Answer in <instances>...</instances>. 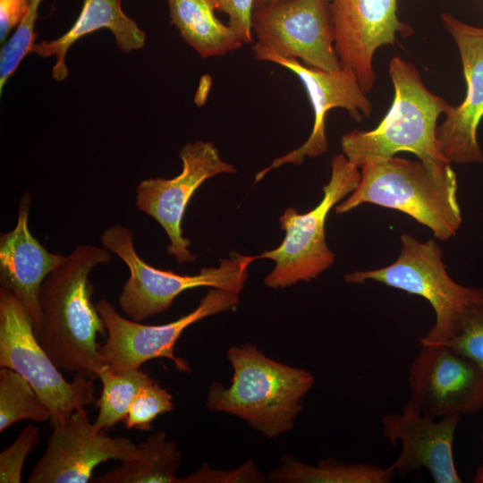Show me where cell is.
<instances>
[{
  "label": "cell",
  "instance_id": "2e32d148",
  "mask_svg": "<svg viewBox=\"0 0 483 483\" xmlns=\"http://www.w3.org/2000/svg\"><path fill=\"white\" fill-rule=\"evenodd\" d=\"M461 415L433 419L422 413L411 400L401 412H388L381 419L382 430L389 443L401 444L399 456L390 465L395 474L404 476L421 468L436 483H461L455 468L453 445Z\"/></svg>",
  "mask_w": 483,
  "mask_h": 483
},
{
  "label": "cell",
  "instance_id": "1f68e13d",
  "mask_svg": "<svg viewBox=\"0 0 483 483\" xmlns=\"http://www.w3.org/2000/svg\"><path fill=\"white\" fill-rule=\"evenodd\" d=\"M290 1L292 0H254V8L275 6Z\"/></svg>",
  "mask_w": 483,
  "mask_h": 483
},
{
  "label": "cell",
  "instance_id": "9c48e42d",
  "mask_svg": "<svg viewBox=\"0 0 483 483\" xmlns=\"http://www.w3.org/2000/svg\"><path fill=\"white\" fill-rule=\"evenodd\" d=\"M239 304V294L211 288L191 312L178 319L157 326L144 325L121 316L113 303L100 299L96 309L103 319L107 339L98 352L101 360L113 372L140 369L150 360H171L181 372L191 371L189 364L174 355V346L182 333L191 325Z\"/></svg>",
  "mask_w": 483,
  "mask_h": 483
},
{
  "label": "cell",
  "instance_id": "ffe728a7",
  "mask_svg": "<svg viewBox=\"0 0 483 483\" xmlns=\"http://www.w3.org/2000/svg\"><path fill=\"white\" fill-rule=\"evenodd\" d=\"M165 1L169 8L170 24L201 58L225 55L243 45L236 33L216 16L214 0Z\"/></svg>",
  "mask_w": 483,
  "mask_h": 483
},
{
  "label": "cell",
  "instance_id": "8992f818",
  "mask_svg": "<svg viewBox=\"0 0 483 483\" xmlns=\"http://www.w3.org/2000/svg\"><path fill=\"white\" fill-rule=\"evenodd\" d=\"M104 248L119 257L130 275L118 297V305L134 321L168 309L182 292L198 287L218 288L240 293L248 278V267L256 256L231 252L216 267H202L196 275H179L156 268L136 252L133 233L126 226L107 227L100 236Z\"/></svg>",
  "mask_w": 483,
  "mask_h": 483
},
{
  "label": "cell",
  "instance_id": "8fae6325",
  "mask_svg": "<svg viewBox=\"0 0 483 483\" xmlns=\"http://www.w3.org/2000/svg\"><path fill=\"white\" fill-rule=\"evenodd\" d=\"M257 42L278 55L323 71L342 68L335 49L331 0H292L253 9Z\"/></svg>",
  "mask_w": 483,
  "mask_h": 483
},
{
  "label": "cell",
  "instance_id": "cb8c5ba5",
  "mask_svg": "<svg viewBox=\"0 0 483 483\" xmlns=\"http://www.w3.org/2000/svg\"><path fill=\"white\" fill-rule=\"evenodd\" d=\"M51 414L30 384L19 373L0 369V432L22 419L50 420Z\"/></svg>",
  "mask_w": 483,
  "mask_h": 483
},
{
  "label": "cell",
  "instance_id": "603a6c76",
  "mask_svg": "<svg viewBox=\"0 0 483 483\" xmlns=\"http://www.w3.org/2000/svg\"><path fill=\"white\" fill-rule=\"evenodd\" d=\"M98 378L102 391L96 401L98 413L94 425L103 430L124 420L140 389L153 380L140 369L113 372L106 366L98 374Z\"/></svg>",
  "mask_w": 483,
  "mask_h": 483
},
{
  "label": "cell",
  "instance_id": "30bf717a",
  "mask_svg": "<svg viewBox=\"0 0 483 483\" xmlns=\"http://www.w3.org/2000/svg\"><path fill=\"white\" fill-rule=\"evenodd\" d=\"M181 173L171 179L150 177L136 187V206L154 218L164 229L169 244L166 251L177 263L197 258L188 249L191 242L183 236L182 221L186 208L205 181L221 174H233L235 168L222 159L217 148L200 140L184 145L180 152Z\"/></svg>",
  "mask_w": 483,
  "mask_h": 483
},
{
  "label": "cell",
  "instance_id": "277c9868",
  "mask_svg": "<svg viewBox=\"0 0 483 483\" xmlns=\"http://www.w3.org/2000/svg\"><path fill=\"white\" fill-rule=\"evenodd\" d=\"M389 75L394 88L392 106L373 130H354L341 138L343 154L360 169L376 158L408 151L428 163H450L441 152L436 137L437 120L453 106L429 91L411 63L394 57Z\"/></svg>",
  "mask_w": 483,
  "mask_h": 483
},
{
  "label": "cell",
  "instance_id": "7a4b0ae2",
  "mask_svg": "<svg viewBox=\"0 0 483 483\" xmlns=\"http://www.w3.org/2000/svg\"><path fill=\"white\" fill-rule=\"evenodd\" d=\"M450 164L394 156L370 160L360 168L357 188L335 211L344 214L365 203L395 209L446 241L462 222L457 176Z\"/></svg>",
  "mask_w": 483,
  "mask_h": 483
},
{
  "label": "cell",
  "instance_id": "6da1fadb",
  "mask_svg": "<svg viewBox=\"0 0 483 483\" xmlns=\"http://www.w3.org/2000/svg\"><path fill=\"white\" fill-rule=\"evenodd\" d=\"M111 259L104 247L79 245L47 276L39 292L38 342L59 369L93 380L106 367L97 338L107 331L91 301L94 286L89 276Z\"/></svg>",
  "mask_w": 483,
  "mask_h": 483
},
{
  "label": "cell",
  "instance_id": "4dcf8cb0",
  "mask_svg": "<svg viewBox=\"0 0 483 483\" xmlns=\"http://www.w3.org/2000/svg\"><path fill=\"white\" fill-rule=\"evenodd\" d=\"M31 0H0V42L4 43L28 13Z\"/></svg>",
  "mask_w": 483,
  "mask_h": 483
},
{
  "label": "cell",
  "instance_id": "f546056e",
  "mask_svg": "<svg viewBox=\"0 0 483 483\" xmlns=\"http://www.w3.org/2000/svg\"><path fill=\"white\" fill-rule=\"evenodd\" d=\"M216 12L228 15L227 25L236 33L243 44L253 42L251 19L254 0H214Z\"/></svg>",
  "mask_w": 483,
  "mask_h": 483
},
{
  "label": "cell",
  "instance_id": "e0dca14e",
  "mask_svg": "<svg viewBox=\"0 0 483 483\" xmlns=\"http://www.w3.org/2000/svg\"><path fill=\"white\" fill-rule=\"evenodd\" d=\"M456 43L467 90L464 100L452 106L436 131L438 147L450 163L483 162L478 128L483 118V28L467 24L450 13L441 16Z\"/></svg>",
  "mask_w": 483,
  "mask_h": 483
},
{
  "label": "cell",
  "instance_id": "484cf974",
  "mask_svg": "<svg viewBox=\"0 0 483 483\" xmlns=\"http://www.w3.org/2000/svg\"><path fill=\"white\" fill-rule=\"evenodd\" d=\"M174 409L172 394L153 379L136 394L123 420L124 425L127 429L151 430L152 422L157 416Z\"/></svg>",
  "mask_w": 483,
  "mask_h": 483
},
{
  "label": "cell",
  "instance_id": "5b68a950",
  "mask_svg": "<svg viewBox=\"0 0 483 483\" xmlns=\"http://www.w3.org/2000/svg\"><path fill=\"white\" fill-rule=\"evenodd\" d=\"M397 259L381 268L353 271L344 281L360 284L374 281L425 299L435 313V323L419 345L446 344L462 332L466 319L483 308V288L454 282L442 259V250L433 240L419 242L402 234Z\"/></svg>",
  "mask_w": 483,
  "mask_h": 483
},
{
  "label": "cell",
  "instance_id": "9a60e30c",
  "mask_svg": "<svg viewBox=\"0 0 483 483\" xmlns=\"http://www.w3.org/2000/svg\"><path fill=\"white\" fill-rule=\"evenodd\" d=\"M396 12L397 0H331L336 55L341 66L354 72L365 93L374 86L376 50L394 45L399 32H412Z\"/></svg>",
  "mask_w": 483,
  "mask_h": 483
},
{
  "label": "cell",
  "instance_id": "7c38bea8",
  "mask_svg": "<svg viewBox=\"0 0 483 483\" xmlns=\"http://www.w3.org/2000/svg\"><path fill=\"white\" fill-rule=\"evenodd\" d=\"M252 52L256 61L273 63L294 73L304 86L314 113L313 128L307 140L258 172L255 176L256 182L281 165H301L306 157L324 154L328 148L325 120L332 108L345 109L356 122L369 116L372 105L352 71L343 67L333 72L311 68L298 59L282 56L258 42L252 47Z\"/></svg>",
  "mask_w": 483,
  "mask_h": 483
},
{
  "label": "cell",
  "instance_id": "52a82bcc",
  "mask_svg": "<svg viewBox=\"0 0 483 483\" xmlns=\"http://www.w3.org/2000/svg\"><path fill=\"white\" fill-rule=\"evenodd\" d=\"M330 165L331 176L322 188L321 201L304 214L294 208H286L279 219L285 232L283 242L277 248L256 256L257 259L275 263L264 279L267 287L283 289L301 281L309 282L334 264L335 253L326 240V220L330 210L357 188L360 172L343 154L334 156Z\"/></svg>",
  "mask_w": 483,
  "mask_h": 483
},
{
  "label": "cell",
  "instance_id": "f1b7e54d",
  "mask_svg": "<svg viewBox=\"0 0 483 483\" xmlns=\"http://www.w3.org/2000/svg\"><path fill=\"white\" fill-rule=\"evenodd\" d=\"M445 345L472 360L483 374V308L474 311L460 335Z\"/></svg>",
  "mask_w": 483,
  "mask_h": 483
},
{
  "label": "cell",
  "instance_id": "83f0119b",
  "mask_svg": "<svg viewBox=\"0 0 483 483\" xmlns=\"http://www.w3.org/2000/svg\"><path fill=\"white\" fill-rule=\"evenodd\" d=\"M267 479L253 461L249 460L229 470H216L203 463L193 474L181 478L180 483H262Z\"/></svg>",
  "mask_w": 483,
  "mask_h": 483
},
{
  "label": "cell",
  "instance_id": "d6a6232c",
  "mask_svg": "<svg viewBox=\"0 0 483 483\" xmlns=\"http://www.w3.org/2000/svg\"><path fill=\"white\" fill-rule=\"evenodd\" d=\"M473 482H475V483H483V461L477 467L475 476H474V479H473Z\"/></svg>",
  "mask_w": 483,
  "mask_h": 483
},
{
  "label": "cell",
  "instance_id": "7402d4cb",
  "mask_svg": "<svg viewBox=\"0 0 483 483\" xmlns=\"http://www.w3.org/2000/svg\"><path fill=\"white\" fill-rule=\"evenodd\" d=\"M395 471L371 463H345L327 458L317 465L304 463L287 455L267 479L275 483H389Z\"/></svg>",
  "mask_w": 483,
  "mask_h": 483
},
{
  "label": "cell",
  "instance_id": "836d02e7",
  "mask_svg": "<svg viewBox=\"0 0 483 483\" xmlns=\"http://www.w3.org/2000/svg\"><path fill=\"white\" fill-rule=\"evenodd\" d=\"M480 442H481V445L483 446V429H482L481 434H480Z\"/></svg>",
  "mask_w": 483,
  "mask_h": 483
},
{
  "label": "cell",
  "instance_id": "4fadbf2b",
  "mask_svg": "<svg viewBox=\"0 0 483 483\" xmlns=\"http://www.w3.org/2000/svg\"><path fill=\"white\" fill-rule=\"evenodd\" d=\"M411 400L433 419L483 409V374L448 345H420L408 376Z\"/></svg>",
  "mask_w": 483,
  "mask_h": 483
},
{
  "label": "cell",
  "instance_id": "d6986e66",
  "mask_svg": "<svg viewBox=\"0 0 483 483\" xmlns=\"http://www.w3.org/2000/svg\"><path fill=\"white\" fill-rule=\"evenodd\" d=\"M104 28L113 33L116 46L125 54L141 49L145 45V32L123 13L122 0H83L80 13L72 26L57 38L35 42L30 53L42 58L55 56L52 77L62 82L69 75L65 57L72 45Z\"/></svg>",
  "mask_w": 483,
  "mask_h": 483
},
{
  "label": "cell",
  "instance_id": "ac0fdd59",
  "mask_svg": "<svg viewBox=\"0 0 483 483\" xmlns=\"http://www.w3.org/2000/svg\"><path fill=\"white\" fill-rule=\"evenodd\" d=\"M31 195L23 192L13 230L0 235V287L13 292L21 301L37 330L41 321L39 292L47 276L66 258L49 252L30 233L29 215Z\"/></svg>",
  "mask_w": 483,
  "mask_h": 483
},
{
  "label": "cell",
  "instance_id": "44dd1931",
  "mask_svg": "<svg viewBox=\"0 0 483 483\" xmlns=\"http://www.w3.org/2000/svg\"><path fill=\"white\" fill-rule=\"evenodd\" d=\"M182 453L165 431H157L137 445L135 454L96 477L95 483H180L176 473Z\"/></svg>",
  "mask_w": 483,
  "mask_h": 483
},
{
  "label": "cell",
  "instance_id": "4316f807",
  "mask_svg": "<svg viewBox=\"0 0 483 483\" xmlns=\"http://www.w3.org/2000/svg\"><path fill=\"white\" fill-rule=\"evenodd\" d=\"M40 440L38 428L30 424L25 427L15 441L0 453V482L20 483L27 456Z\"/></svg>",
  "mask_w": 483,
  "mask_h": 483
},
{
  "label": "cell",
  "instance_id": "d4e9b609",
  "mask_svg": "<svg viewBox=\"0 0 483 483\" xmlns=\"http://www.w3.org/2000/svg\"><path fill=\"white\" fill-rule=\"evenodd\" d=\"M42 0H31L28 13L16 28L10 39L5 41L0 51V92L14 73L22 59L30 53L37 34L34 27L38 17V9Z\"/></svg>",
  "mask_w": 483,
  "mask_h": 483
},
{
  "label": "cell",
  "instance_id": "3957f363",
  "mask_svg": "<svg viewBox=\"0 0 483 483\" xmlns=\"http://www.w3.org/2000/svg\"><path fill=\"white\" fill-rule=\"evenodd\" d=\"M226 356L233 369L231 385L212 383L207 408L236 416L267 438L292 430L313 375L275 361L250 343L229 347Z\"/></svg>",
  "mask_w": 483,
  "mask_h": 483
},
{
  "label": "cell",
  "instance_id": "ba28073f",
  "mask_svg": "<svg viewBox=\"0 0 483 483\" xmlns=\"http://www.w3.org/2000/svg\"><path fill=\"white\" fill-rule=\"evenodd\" d=\"M0 367L21 375L50 411L51 427L78 409L96 403L93 379L74 373L67 381L41 347L28 311L11 291L0 287Z\"/></svg>",
  "mask_w": 483,
  "mask_h": 483
},
{
  "label": "cell",
  "instance_id": "5bb4252c",
  "mask_svg": "<svg viewBox=\"0 0 483 483\" xmlns=\"http://www.w3.org/2000/svg\"><path fill=\"white\" fill-rule=\"evenodd\" d=\"M137 445L123 436H112L89 419L84 408L66 421L52 427L47 448L32 469L29 483H87L94 469L109 460L124 461Z\"/></svg>",
  "mask_w": 483,
  "mask_h": 483
}]
</instances>
